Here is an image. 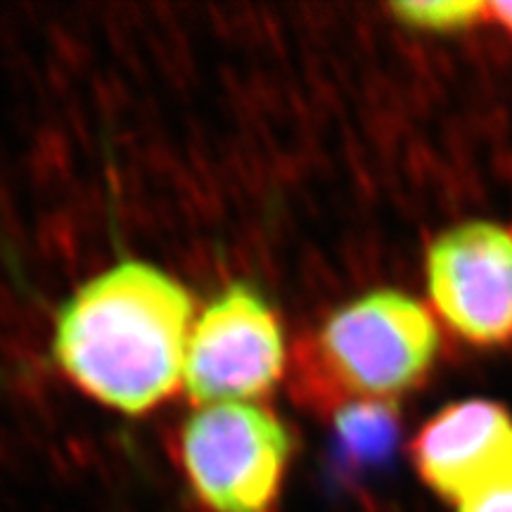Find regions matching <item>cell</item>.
Listing matches in <instances>:
<instances>
[{"mask_svg":"<svg viewBox=\"0 0 512 512\" xmlns=\"http://www.w3.org/2000/svg\"><path fill=\"white\" fill-rule=\"evenodd\" d=\"M396 439L394 408L384 401L349 403L337 415L339 458L363 467L387 456Z\"/></svg>","mask_w":512,"mask_h":512,"instance_id":"52a82bcc","label":"cell"},{"mask_svg":"<svg viewBox=\"0 0 512 512\" xmlns=\"http://www.w3.org/2000/svg\"><path fill=\"white\" fill-rule=\"evenodd\" d=\"M195 299L147 261H119L62 304L53 351L83 394L145 415L183 384Z\"/></svg>","mask_w":512,"mask_h":512,"instance_id":"6da1fadb","label":"cell"},{"mask_svg":"<svg viewBox=\"0 0 512 512\" xmlns=\"http://www.w3.org/2000/svg\"><path fill=\"white\" fill-rule=\"evenodd\" d=\"M439 332L432 313L403 292L377 290L337 309L309 351L325 392L384 401L418 384L432 368Z\"/></svg>","mask_w":512,"mask_h":512,"instance_id":"7a4b0ae2","label":"cell"},{"mask_svg":"<svg viewBox=\"0 0 512 512\" xmlns=\"http://www.w3.org/2000/svg\"><path fill=\"white\" fill-rule=\"evenodd\" d=\"M486 15L494 17L498 24H503V27L512 34V0H510V3H491V5H486Z\"/></svg>","mask_w":512,"mask_h":512,"instance_id":"30bf717a","label":"cell"},{"mask_svg":"<svg viewBox=\"0 0 512 512\" xmlns=\"http://www.w3.org/2000/svg\"><path fill=\"white\" fill-rule=\"evenodd\" d=\"M427 287L434 309L475 344L512 339V228L475 221L430 247Z\"/></svg>","mask_w":512,"mask_h":512,"instance_id":"5b68a950","label":"cell"},{"mask_svg":"<svg viewBox=\"0 0 512 512\" xmlns=\"http://www.w3.org/2000/svg\"><path fill=\"white\" fill-rule=\"evenodd\" d=\"M512 446V418L494 401L453 403L413 441L420 477L439 496L456 498L494 467Z\"/></svg>","mask_w":512,"mask_h":512,"instance_id":"8992f818","label":"cell"},{"mask_svg":"<svg viewBox=\"0 0 512 512\" xmlns=\"http://www.w3.org/2000/svg\"><path fill=\"white\" fill-rule=\"evenodd\" d=\"M292 437L259 403H216L188 415L178 460L192 496L207 512H275Z\"/></svg>","mask_w":512,"mask_h":512,"instance_id":"3957f363","label":"cell"},{"mask_svg":"<svg viewBox=\"0 0 512 512\" xmlns=\"http://www.w3.org/2000/svg\"><path fill=\"white\" fill-rule=\"evenodd\" d=\"M453 503L456 512H512V446Z\"/></svg>","mask_w":512,"mask_h":512,"instance_id":"9c48e42d","label":"cell"},{"mask_svg":"<svg viewBox=\"0 0 512 512\" xmlns=\"http://www.w3.org/2000/svg\"><path fill=\"white\" fill-rule=\"evenodd\" d=\"M283 373V325L256 287L228 285L192 323L183 387L197 408L264 399Z\"/></svg>","mask_w":512,"mask_h":512,"instance_id":"277c9868","label":"cell"},{"mask_svg":"<svg viewBox=\"0 0 512 512\" xmlns=\"http://www.w3.org/2000/svg\"><path fill=\"white\" fill-rule=\"evenodd\" d=\"M396 17L401 22L413 24L420 29L432 31H448V29H463L467 24L475 22L477 17L486 15L484 3H463V0H437V3H396Z\"/></svg>","mask_w":512,"mask_h":512,"instance_id":"ba28073f","label":"cell"}]
</instances>
